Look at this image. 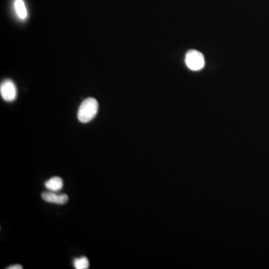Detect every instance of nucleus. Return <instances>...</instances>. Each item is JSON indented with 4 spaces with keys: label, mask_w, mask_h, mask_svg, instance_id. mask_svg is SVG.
I'll use <instances>...</instances> for the list:
<instances>
[{
    "label": "nucleus",
    "mask_w": 269,
    "mask_h": 269,
    "mask_svg": "<svg viewBox=\"0 0 269 269\" xmlns=\"http://www.w3.org/2000/svg\"><path fill=\"white\" fill-rule=\"evenodd\" d=\"M99 104L96 99L90 97L85 99L78 108V120L81 123H86L93 120L97 114Z\"/></svg>",
    "instance_id": "obj_1"
},
{
    "label": "nucleus",
    "mask_w": 269,
    "mask_h": 269,
    "mask_svg": "<svg viewBox=\"0 0 269 269\" xmlns=\"http://www.w3.org/2000/svg\"><path fill=\"white\" fill-rule=\"evenodd\" d=\"M0 94L4 100L13 102L17 97L16 85L10 79L4 81L0 86Z\"/></svg>",
    "instance_id": "obj_3"
},
{
    "label": "nucleus",
    "mask_w": 269,
    "mask_h": 269,
    "mask_svg": "<svg viewBox=\"0 0 269 269\" xmlns=\"http://www.w3.org/2000/svg\"><path fill=\"white\" fill-rule=\"evenodd\" d=\"M8 269H22V266L20 265H13L7 268Z\"/></svg>",
    "instance_id": "obj_8"
},
{
    "label": "nucleus",
    "mask_w": 269,
    "mask_h": 269,
    "mask_svg": "<svg viewBox=\"0 0 269 269\" xmlns=\"http://www.w3.org/2000/svg\"><path fill=\"white\" fill-rule=\"evenodd\" d=\"M186 63L189 69L197 71L204 68L205 61L204 56L200 52L197 50H190L186 54Z\"/></svg>",
    "instance_id": "obj_2"
},
{
    "label": "nucleus",
    "mask_w": 269,
    "mask_h": 269,
    "mask_svg": "<svg viewBox=\"0 0 269 269\" xmlns=\"http://www.w3.org/2000/svg\"><path fill=\"white\" fill-rule=\"evenodd\" d=\"M74 266L76 269H88L89 268V261L85 256L77 258L74 260Z\"/></svg>",
    "instance_id": "obj_7"
},
{
    "label": "nucleus",
    "mask_w": 269,
    "mask_h": 269,
    "mask_svg": "<svg viewBox=\"0 0 269 269\" xmlns=\"http://www.w3.org/2000/svg\"><path fill=\"white\" fill-rule=\"evenodd\" d=\"M41 197L44 201L47 202V203L58 204V205L65 204L69 200V197L67 194H59L56 192H51V191L42 193Z\"/></svg>",
    "instance_id": "obj_4"
},
{
    "label": "nucleus",
    "mask_w": 269,
    "mask_h": 269,
    "mask_svg": "<svg viewBox=\"0 0 269 269\" xmlns=\"http://www.w3.org/2000/svg\"><path fill=\"white\" fill-rule=\"evenodd\" d=\"M15 8L16 10L17 15L19 17V19H25L27 18V10H26L23 0H15Z\"/></svg>",
    "instance_id": "obj_6"
},
{
    "label": "nucleus",
    "mask_w": 269,
    "mask_h": 269,
    "mask_svg": "<svg viewBox=\"0 0 269 269\" xmlns=\"http://www.w3.org/2000/svg\"><path fill=\"white\" fill-rule=\"evenodd\" d=\"M45 187L47 188L49 191L51 192H58L61 190L64 186V182L63 179L59 176H54L50 178L47 181L45 182Z\"/></svg>",
    "instance_id": "obj_5"
}]
</instances>
